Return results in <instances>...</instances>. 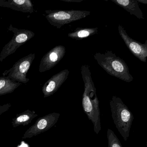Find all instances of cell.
Instances as JSON below:
<instances>
[{
  "label": "cell",
  "instance_id": "cell-13",
  "mask_svg": "<svg viewBox=\"0 0 147 147\" xmlns=\"http://www.w3.org/2000/svg\"><path fill=\"white\" fill-rule=\"evenodd\" d=\"M113 2L129 12L131 14L134 15L139 19L144 18L142 13L138 6L136 1L130 0H115Z\"/></svg>",
  "mask_w": 147,
  "mask_h": 147
},
{
  "label": "cell",
  "instance_id": "cell-18",
  "mask_svg": "<svg viewBox=\"0 0 147 147\" xmlns=\"http://www.w3.org/2000/svg\"><path fill=\"white\" fill-rule=\"evenodd\" d=\"M136 1L138 2H142L143 4H147V1H145V0H144V1H142V0L140 1V0H138V1Z\"/></svg>",
  "mask_w": 147,
  "mask_h": 147
},
{
  "label": "cell",
  "instance_id": "cell-3",
  "mask_svg": "<svg viewBox=\"0 0 147 147\" xmlns=\"http://www.w3.org/2000/svg\"><path fill=\"white\" fill-rule=\"evenodd\" d=\"M94 58L98 63L111 75L126 82H130L133 80L125 63L111 51H107L105 54L97 53Z\"/></svg>",
  "mask_w": 147,
  "mask_h": 147
},
{
  "label": "cell",
  "instance_id": "cell-8",
  "mask_svg": "<svg viewBox=\"0 0 147 147\" xmlns=\"http://www.w3.org/2000/svg\"><path fill=\"white\" fill-rule=\"evenodd\" d=\"M118 30L120 36L131 52L140 61L145 62L147 57V42H146L144 45L142 44L133 40L128 36L121 26H119Z\"/></svg>",
  "mask_w": 147,
  "mask_h": 147
},
{
  "label": "cell",
  "instance_id": "cell-15",
  "mask_svg": "<svg viewBox=\"0 0 147 147\" xmlns=\"http://www.w3.org/2000/svg\"><path fill=\"white\" fill-rule=\"evenodd\" d=\"M108 147H123L114 131L108 129L107 131Z\"/></svg>",
  "mask_w": 147,
  "mask_h": 147
},
{
  "label": "cell",
  "instance_id": "cell-6",
  "mask_svg": "<svg viewBox=\"0 0 147 147\" xmlns=\"http://www.w3.org/2000/svg\"><path fill=\"white\" fill-rule=\"evenodd\" d=\"M35 53L27 55L16 62L13 67L2 74V76H7L11 80L20 83L26 84L30 79L26 77L33 61L35 58Z\"/></svg>",
  "mask_w": 147,
  "mask_h": 147
},
{
  "label": "cell",
  "instance_id": "cell-4",
  "mask_svg": "<svg viewBox=\"0 0 147 147\" xmlns=\"http://www.w3.org/2000/svg\"><path fill=\"white\" fill-rule=\"evenodd\" d=\"M8 31L13 32V36L11 41L3 47L0 54V63L6 57L16 52L20 46L35 36V33L29 30L19 29L11 24Z\"/></svg>",
  "mask_w": 147,
  "mask_h": 147
},
{
  "label": "cell",
  "instance_id": "cell-16",
  "mask_svg": "<svg viewBox=\"0 0 147 147\" xmlns=\"http://www.w3.org/2000/svg\"><path fill=\"white\" fill-rule=\"evenodd\" d=\"M95 29H83L80 30L76 31L75 32L68 34V36L70 37L74 38H84L90 36L92 34L93 32H95Z\"/></svg>",
  "mask_w": 147,
  "mask_h": 147
},
{
  "label": "cell",
  "instance_id": "cell-17",
  "mask_svg": "<svg viewBox=\"0 0 147 147\" xmlns=\"http://www.w3.org/2000/svg\"><path fill=\"white\" fill-rule=\"evenodd\" d=\"M11 107V105L10 103H8L3 105H0V116L4 113L7 111Z\"/></svg>",
  "mask_w": 147,
  "mask_h": 147
},
{
  "label": "cell",
  "instance_id": "cell-7",
  "mask_svg": "<svg viewBox=\"0 0 147 147\" xmlns=\"http://www.w3.org/2000/svg\"><path fill=\"white\" fill-rule=\"evenodd\" d=\"M60 114L54 112L39 118L24 134L22 139L31 138L49 130L57 123Z\"/></svg>",
  "mask_w": 147,
  "mask_h": 147
},
{
  "label": "cell",
  "instance_id": "cell-5",
  "mask_svg": "<svg viewBox=\"0 0 147 147\" xmlns=\"http://www.w3.org/2000/svg\"><path fill=\"white\" fill-rule=\"evenodd\" d=\"M45 13L44 15L50 24L59 29L64 25L84 18L90 12L85 11L47 10Z\"/></svg>",
  "mask_w": 147,
  "mask_h": 147
},
{
  "label": "cell",
  "instance_id": "cell-12",
  "mask_svg": "<svg viewBox=\"0 0 147 147\" xmlns=\"http://www.w3.org/2000/svg\"><path fill=\"white\" fill-rule=\"evenodd\" d=\"M37 116V114H36L34 111L26 110L23 112L17 114L13 118L12 122L13 126V128H16L20 125L25 126L28 125Z\"/></svg>",
  "mask_w": 147,
  "mask_h": 147
},
{
  "label": "cell",
  "instance_id": "cell-10",
  "mask_svg": "<svg viewBox=\"0 0 147 147\" xmlns=\"http://www.w3.org/2000/svg\"><path fill=\"white\" fill-rule=\"evenodd\" d=\"M67 70H63L52 76L42 87V92L45 98L53 95L59 89L66 79V75L68 74Z\"/></svg>",
  "mask_w": 147,
  "mask_h": 147
},
{
  "label": "cell",
  "instance_id": "cell-9",
  "mask_svg": "<svg viewBox=\"0 0 147 147\" xmlns=\"http://www.w3.org/2000/svg\"><path fill=\"white\" fill-rule=\"evenodd\" d=\"M64 49L63 46H57L45 55L40 61L39 72L43 73L55 67L63 57Z\"/></svg>",
  "mask_w": 147,
  "mask_h": 147
},
{
  "label": "cell",
  "instance_id": "cell-2",
  "mask_svg": "<svg viewBox=\"0 0 147 147\" xmlns=\"http://www.w3.org/2000/svg\"><path fill=\"white\" fill-rule=\"evenodd\" d=\"M112 117L116 128L125 141L129 136L134 116L122 100L113 96L110 101Z\"/></svg>",
  "mask_w": 147,
  "mask_h": 147
},
{
  "label": "cell",
  "instance_id": "cell-11",
  "mask_svg": "<svg viewBox=\"0 0 147 147\" xmlns=\"http://www.w3.org/2000/svg\"><path fill=\"white\" fill-rule=\"evenodd\" d=\"M0 7L23 13H32L33 5L30 0H0Z\"/></svg>",
  "mask_w": 147,
  "mask_h": 147
},
{
  "label": "cell",
  "instance_id": "cell-1",
  "mask_svg": "<svg viewBox=\"0 0 147 147\" xmlns=\"http://www.w3.org/2000/svg\"><path fill=\"white\" fill-rule=\"evenodd\" d=\"M81 71L85 84L82 95V108L88 119L93 124L94 132L98 135L101 129L99 101L96 94V88L91 77L89 67L83 65Z\"/></svg>",
  "mask_w": 147,
  "mask_h": 147
},
{
  "label": "cell",
  "instance_id": "cell-14",
  "mask_svg": "<svg viewBox=\"0 0 147 147\" xmlns=\"http://www.w3.org/2000/svg\"><path fill=\"white\" fill-rule=\"evenodd\" d=\"M21 84L7 76L0 77V96L13 92Z\"/></svg>",
  "mask_w": 147,
  "mask_h": 147
}]
</instances>
